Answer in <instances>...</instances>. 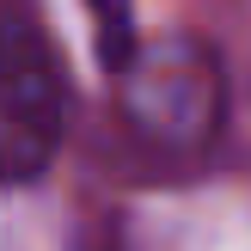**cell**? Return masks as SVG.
Listing matches in <instances>:
<instances>
[{
    "label": "cell",
    "instance_id": "1",
    "mask_svg": "<svg viewBox=\"0 0 251 251\" xmlns=\"http://www.w3.org/2000/svg\"><path fill=\"white\" fill-rule=\"evenodd\" d=\"M117 104L123 123L141 147H153L159 159H202L221 141L227 123V80L208 43L196 37H153L129 55V68H117Z\"/></svg>",
    "mask_w": 251,
    "mask_h": 251
},
{
    "label": "cell",
    "instance_id": "2",
    "mask_svg": "<svg viewBox=\"0 0 251 251\" xmlns=\"http://www.w3.org/2000/svg\"><path fill=\"white\" fill-rule=\"evenodd\" d=\"M68 129V86L55 43L31 19H0V184L49 172Z\"/></svg>",
    "mask_w": 251,
    "mask_h": 251
},
{
    "label": "cell",
    "instance_id": "3",
    "mask_svg": "<svg viewBox=\"0 0 251 251\" xmlns=\"http://www.w3.org/2000/svg\"><path fill=\"white\" fill-rule=\"evenodd\" d=\"M86 12H92L98 61H104L110 74L129 68V55L141 49V37H135V0H86Z\"/></svg>",
    "mask_w": 251,
    "mask_h": 251
}]
</instances>
